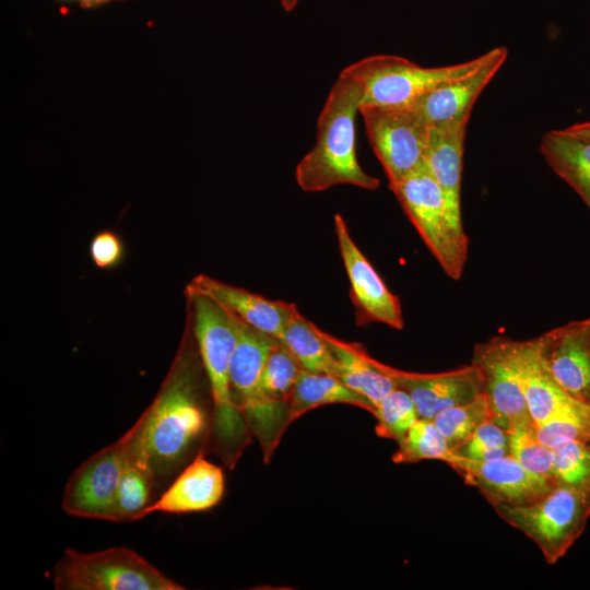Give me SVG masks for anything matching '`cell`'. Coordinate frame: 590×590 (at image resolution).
Listing matches in <instances>:
<instances>
[{
  "mask_svg": "<svg viewBox=\"0 0 590 590\" xmlns=\"http://www.w3.org/2000/svg\"><path fill=\"white\" fill-rule=\"evenodd\" d=\"M328 404H349L371 414L375 411V406L365 397L350 389L335 376L302 369L291 398V423L308 411Z\"/></svg>",
  "mask_w": 590,
  "mask_h": 590,
  "instance_id": "603a6c76",
  "label": "cell"
},
{
  "mask_svg": "<svg viewBox=\"0 0 590 590\" xmlns=\"http://www.w3.org/2000/svg\"><path fill=\"white\" fill-rule=\"evenodd\" d=\"M485 57L486 52L462 63L425 68L399 56L375 55L345 67L340 74L359 85V107L411 106L432 88L470 72Z\"/></svg>",
  "mask_w": 590,
  "mask_h": 590,
  "instance_id": "5b68a950",
  "label": "cell"
},
{
  "mask_svg": "<svg viewBox=\"0 0 590 590\" xmlns=\"http://www.w3.org/2000/svg\"><path fill=\"white\" fill-rule=\"evenodd\" d=\"M444 272L452 280L463 274L469 239L448 213L444 192L423 168L389 188Z\"/></svg>",
  "mask_w": 590,
  "mask_h": 590,
  "instance_id": "52a82bcc",
  "label": "cell"
},
{
  "mask_svg": "<svg viewBox=\"0 0 590 590\" xmlns=\"http://www.w3.org/2000/svg\"><path fill=\"white\" fill-rule=\"evenodd\" d=\"M279 341L295 357L300 367L310 373L335 376L337 359L320 329L297 310Z\"/></svg>",
  "mask_w": 590,
  "mask_h": 590,
  "instance_id": "cb8c5ba5",
  "label": "cell"
},
{
  "mask_svg": "<svg viewBox=\"0 0 590 590\" xmlns=\"http://www.w3.org/2000/svg\"><path fill=\"white\" fill-rule=\"evenodd\" d=\"M225 493L222 468L199 452L170 482L162 494L137 518L155 512L181 515L205 511L220 504Z\"/></svg>",
  "mask_w": 590,
  "mask_h": 590,
  "instance_id": "e0dca14e",
  "label": "cell"
},
{
  "mask_svg": "<svg viewBox=\"0 0 590 590\" xmlns=\"http://www.w3.org/2000/svg\"><path fill=\"white\" fill-rule=\"evenodd\" d=\"M507 56L506 47L488 50L484 61L476 68L432 88L411 107L429 127H445L470 119L473 105Z\"/></svg>",
  "mask_w": 590,
  "mask_h": 590,
  "instance_id": "9a60e30c",
  "label": "cell"
},
{
  "mask_svg": "<svg viewBox=\"0 0 590 590\" xmlns=\"http://www.w3.org/2000/svg\"><path fill=\"white\" fill-rule=\"evenodd\" d=\"M186 294L212 299L237 319L276 340L298 310L293 303L269 299L206 274L194 276L187 285Z\"/></svg>",
  "mask_w": 590,
  "mask_h": 590,
  "instance_id": "2e32d148",
  "label": "cell"
},
{
  "mask_svg": "<svg viewBox=\"0 0 590 590\" xmlns=\"http://www.w3.org/2000/svg\"><path fill=\"white\" fill-rule=\"evenodd\" d=\"M155 499V486L150 473L128 453L117 493V522L137 521L138 516Z\"/></svg>",
  "mask_w": 590,
  "mask_h": 590,
  "instance_id": "484cf974",
  "label": "cell"
},
{
  "mask_svg": "<svg viewBox=\"0 0 590 590\" xmlns=\"http://www.w3.org/2000/svg\"><path fill=\"white\" fill-rule=\"evenodd\" d=\"M320 331L337 359L335 377L350 389L365 397L376 408L397 388L394 381L377 366L376 359L363 345L345 342Z\"/></svg>",
  "mask_w": 590,
  "mask_h": 590,
  "instance_id": "44dd1931",
  "label": "cell"
},
{
  "mask_svg": "<svg viewBox=\"0 0 590 590\" xmlns=\"http://www.w3.org/2000/svg\"><path fill=\"white\" fill-rule=\"evenodd\" d=\"M88 251L95 267L102 270H110L122 262L126 248L117 233L105 229L93 236Z\"/></svg>",
  "mask_w": 590,
  "mask_h": 590,
  "instance_id": "d6a6232c",
  "label": "cell"
},
{
  "mask_svg": "<svg viewBox=\"0 0 590 590\" xmlns=\"http://www.w3.org/2000/svg\"><path fill=\"white\" fill-rule=\"evenodd\" d=\"M451 468L467 484L476 487L494 508L531 504L556 486L551 480L526 469L510 455L488 461L459 455Z\"/></svg>",
  "mask_w": 590,
  "mask_h": 590,
  "instance_id": "7c38bea8",
  "label": "cell"
},
{
  "mask_svg": "<svg viewBox=\"0 0 590 590\" xmlns=\"http://www.w3.org/2000/svg\"><path fill=\"white\" fill-rule=\"evenodd\" d=\"M565 129L582 138L590 139V121L575 123Z\"/></svg>",
  "mask_w": 590,
  "mask_h": 590,
  "instance_id": "836d02e7",
  "label": "cell"
},
{
  "mask_svg": "<svg viewBox=\"0 0 590 590\" xmlns=\"http://www.w3.org/2000/svg\"><path fill=\"white\" fill-rule=\"evenodd\" d=\"M553 476L556 485L590 493V440L569 441L553 448Z\"/></svg>",
  "mask_w": 590,
  "mask_h": 590,
  "instance_id": "f1b7e54d",
  "label": "cell"
},
{
  "mask_svg": "<svg viewBox=\"0 0 590 590\" xmlns=\"http://www.w3.org/2000/svg\"><path fill=\"white\" fill-rule=\"evenodd\" d=\"M110 0H80V3L82 7L88 8V7H94L96 4H102Z\"/></svg>",
  "mask_w": 590,
  "mask_h": 590,
  "instance_id": "d590c367",
  "label": "cell"
},
{
  "mask_svg": "<svg viewBox=\"0 0 590 590\" xmlns=\"http://www.w3.org/2000/svg\"><path fill=\"white\" fill-rule=\"evenodd\" d=\"M359 114L389 188L424 168L430 127L411 106H364Z\"/></svg>",
  "mask_w": 590,
  "mask_h": 590,
  "instance_id": "ba28073f",
  "label": "cell"
},
{
  "mask_svg": "<svg viewBox=\"0 0 590 590\" xmlns=\"http://www.w3.org/2000/svg\"><path fill=\"white\" fill-rule=\"evenodd\" d=\"M334 229L340 255L351 285L355 321L385 323L397 330L404 326L400 299L389 291L373 264L353 240L341 214L334 215Z\"/></svg>",
  "mask_w": 590,
  "mask_h": 590,
  "instance_id": "8fae6325",
  "label": "cell"
},
{
  "mask_svg": "<svg viewBox=\"0 0 590 590\" xmlns=\"http://www.w3.org/2000/svg\"><path fill=\"white\" fill-rule=\"evenodd\" d=\"M489 418V408L482 393L470 402L439 412L433 421L456 452Z\"/></svg>",
  "mask_w": 590,
  "mask_h": 590,
  "instance_id": "4316f807",
  "label": "cell"
},
{
  "mask_svg": "<svg viewBox=\"0 0 590 590\" xmlns=\"http://www.w3.org/2000/svg\"><path fill=\"white\" fill-rule=\"evenodd\" d=\"M510 456L529 471L551 480L553 476V449L543 445L535 434V426L509 432Z\"/></svg>",
  "mask_w": 590,
  "mask_h": 590,
  "instance_id": "4dcf8cb0",
  "label": "cell"
},
{
  "mask_svg": "<svg viewBox=\"0 0 590 590\" xmlns=\"http://www.w3.org/2000/svg\"><path fill=\"white\" fill-rule=\"evenodd\" d=\"M192 339L193 334L184 338L155 398L126 432L129 457L150 473L156 498L208 449L212 405L204 394V371Z\"/></svg>",
  "mask_w": 590,
  "mask_h": 590,
  "instance_id": "6da1fadb",
  "label": "cell"
},
{
  "mask_svg": "<svg viewBox=\"0 0 590 590\" xmlns=\"http://www.w3.org/2000/svg\"><path fill=\"white\" fill-rule=\"evenodd\" d=\"M111 1V0H110Z\"/></svg>",
  "mask_w": 590,
  "mask_h": 590,
  "instance_id": "8d00e7d4",
  "label": "cell"
},
{
  "mask_svg": "<svg viewBox=\"0 0 590 590\" xmlns=\"http://www.w3.org/2000/svg\"><path fill=\"white\" fill-rule=\"evenodd\" d=\"M535 434L543 445L552 449L569 441L590 440V405L535 425Z\"/></svg>",
  "mask_w": 590,
  "mask_h": 590,
  "instance_id": "f546056e",
  "label": "cell"
},
{
  "mask_svg": "<svg viewBox=\"0 0 590 590\" xmlns=\"http://www.w3.org/2000/svg\"><path fill=\"white\" fill-rule=\"evenodd\" d=\"M125 433L84 460L69 476L61 508L73 517L117 522V493L128 456Z\"/></svg>",
  "mask_w": 590,
  "mask_h": 590,
  "instance_id": "9c48e42d",
  "label": "cell"
},
{
  "mask_svg": "<svg viewBox=\"0 0 590 590\" xmlns=\"http://www.w3.org/2000/svg\"><path fill=\"white\" fill-rule=\"evenodd\" d=\"M280 2L285 11L291 12L296 8L298 0H280Z\"/></svg>",
  "mask_w": 590,
  "mask_h": 590,
  "instance_id": "e575fe53",
  "label": "cell"
},
{
  "mask_svg": "<svg viewBox=\"0 0 590 590\" xmlns=\"http://www.w3.org/2000/svg\"><path fill=\"white\" fill-rule=\"evenodd\" d=\"M515 343L506 337H494L477 343L471 358L483 376L489 420L508 432L535 426L518 370Z\"/></svg>",
  "mask_w": 590,
  "mask_h": 590,
  "instance_id": "30bf717a",
  "label": "cell"
},
{
  "mask_svg": "<svg viewBox=\"0 0 590 590\" xmlns=\"http://www.w3.org/2000/svg\"><path fill=\"white\" fill-rule=\"evenodd\" d=\"M55 590H184L135 551L115 546L90 553L66 548L52 569Z\"/></svg>",
  "mask_w": 590,
  "mask_h": 590,
  "instance_id": "277c9868",
  "label": "cell"
},
{
  "mask_svg": "<svg viewBox=\"0 0 590 590\" xmlns=\"http://www.w3.org/2000/svg\"><path fill=\"white\" fill-rule=\"evenodd\" d=\"M540 152L553 172L567 182L590 210V139L568 130L544 134Z\"/></svg>",
  "mask_w": 590,
  "mask_h": 590,
  "instance_id": "7402d4cb",
  "label": "cell"
},
{
  "mask_svg": "<svg viewBox=\"0 0 590 590\" xmlns=\"http://www.w3.org/2000/svg\"><path fill=\"white\" fill-rule=\"evenodd\" d=\"M497 515L532 540L547 564H555L583 533L590 518V493L554 486L540 499L523 506H498Z\"/></svg>",
  "mask_w": 590,
  "mask_h": 590,
  "instance_id": "8992f818",
  "label": "cell"
},
{
  "mask_svg": "<svg viewBox=\"0 0 590 590\" xmlns=\"http://www.w3.org/2000/svg\"><path fill=\"white\" fill-rule=\"evenodd\" d=\"M553 380L574 400L590 405V317L535 338Z\"/></svg>",
  "mask_w": 590,
  "mask_h": 590,
  "instance_id": "4fadbf2b",
  "label": "cell"
},
{
  "mask_svg": "<svg viewBox=\"0 0 590 590\" xmlns=\"http://www.w3.org/2000/svg\"><path fill=\"white\" fill-rule=\"evenodd\" d=\"M373 415L377 420L376 434L397 445L403 441L409 429L420 418L412 398L399 387L376 405Z\"/></svg>",
  "mask_w": 590,
  "mask_h": 590,
  "instance_id": "83f0119b",
  "label": "cell"
},
{
  "mask_svg": "<svg viewBox=\"0 0 590 590\" xmlns=\"http://www.w3.org/2000/svg\"><path fill=\"white\" fill-rule=\"evenodd\" d=\"M470 119L430 127L424 168L441 188L452 223L463 228L461 216V181L467 127Z\"/></svg>",
  "mask_w": 590,
  "mask_h": 590,
  "instance_id": "ac0fdd59",
  "label": "cell"
},
{
  "mask_svg": "<svg viewBox=\"0 0 590 590\" xmlns=\"http://www.w3.org/2000/svg\"><path fill=\"white\" fill-rule=\"evenodd\" d=\"M376 364L397 387L410 394L420 418L433 420L439 412L470 402L483 393V376L473 363L432 374L397 369L377 359Z\"/></svg>",
  "mask_w": 590,
  "mask_h": 590,
  "instance_id": "5bb4252c",
  "label": "cell"
},
{
  "mask_svg": "<svg viewBox=\"0 0 590 590\" xmlns=\"http://www.w3.org/2000/svg\"><path fill=\"white\" fill-rule=\"evenodd\" d=\"M187 296L192 307L191 331L212 405L206 450L214 452L232 470L252 437L232 391L231 363L236 343L235 330L228 312L215 302L198 294Z\"/></svg>",
  "mask_w": 590,
  "mask_h": 590,
  "instance_id": "7a4b0ae2",
  "label": "cell"
},
{
  "mask_svg": "<svg viewBox=\"0 0 590 590\" xmlns=\"http://www.w3.org/2000/svg\"><path fill=\"white\" fill-rule=\"evenodd\" d=\"M362 91L353 80L339 74L317 122L314 148L295 169L299 188L319 192L338 185L376 190L380 181L361 166L356 152V114Z\"/></svg>",
  "mask_w": 590,
  "mask_h": 590,
  "instance_id": "3957f363",
  "label": "cell"
},
{
  "mask_svg": "<svg viewBox=\"0 0 590 590\" xmlns=\"http://www.w3.org/2000/svg\"><path fill=\"white\" fill-rule=\"evenodd\" d=\"M456 453L476 461H488L509 456V432L488 418L477 427Z\"/></svg>",
  "mask_w": 590,
  "mask_h": 590,
  "instance_id": "1f68e13d",
  "label": "cell"
},
{
  "mask_svg": "<svg viewBox=\"0 0 590 590\" xmlns=\"http://www.w3.org/2000/svg\"><path fill=\"white\" fill-rule=\"evenodd\" d=\"M515 355L534 425L587 405L570 398L553 380L541 359L535 338L516 341Z\"/></svg>",
  "mask_w": 590,
  "mask_h": 590,
  "instance_id": "ffe728a7",
  "label": "cell"
},
{
  "mask_svg": "<svg viewBox=\"0 0 590 590\" xmlns=\"http://www.w3.org/2000/svg\"><path fill=\"white\" fill-rule=\"evenodd\" d=\"M458 457L433 420L418 418L398 445L391 459L398 464L439 460L452 467Z\"/></svg>",
  "mask_w": 590,
  "mask_h": 590,
  "instance_id": "d4e9b609",
  "label": "cell"
},
{
  "mask_svg": "<svg viewBox=\"0 0 590 590\" xmlns=\"http://www.w3.org/2000/svg\"><path fill=\"white\" fill-rule=\"evenodd\" d=\"M228 315L236 335L231 363L232 391L246 422L256 406L263 367L279 340Z\"/></svg>",
  "mask_w": 590,
  "mask_h": 590,
  "instance_id": "d6986e66",
  "label": "cell"
}]
</instances>
